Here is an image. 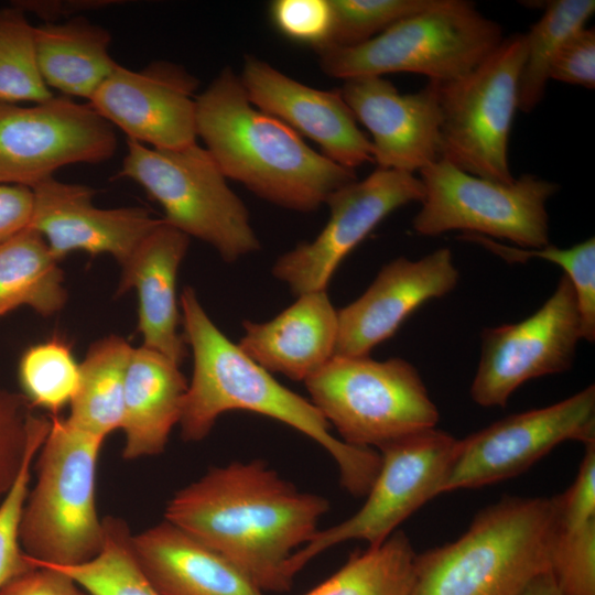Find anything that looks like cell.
Returning <instances> with one entry per match:
<instances>
[{
    "instance_id": "cell-35",
    "label": "cell",
    "mask_w": 595,
    "mask_h": 595,
    "mask_svg": "<svg viewBox=\"0 0 595 595\" xmlns=\"http://www.w3.org/2000/svg\"><path fill=\"white\" fill-rule=\"evenodd\" d=\"M50 428L51 419L45 416L31 437L13 484L0 501V588L34 567L21 548L20 528L30 490L31 468Z\"/></svg>"
},
{
    "instance_id": "cell-11",
    "label": "cell",
    "mask_w": 595,
    "mask_h": 595,
    "mask_svg": "<svg viewBox=\"0 0 595 595\" xmlns=\"http://www.w3.org/2000/svg\"><path fill=\"white\" fill-rule=\"evenodd\" d=\"M457 441L432 428L380 448V467L363 507L340 523L318 530L292 555L294 576L309 561L338 543L363 540L376 547L385 542L405 519L440 495Z\"/></svg>"
},
{
    "instance_id": "cell-18",
    "label": "cell",
    "mask_w": 595,
    "mask_h": 595,
    "mask_svg": "<svg viewBox=\"0 0 595 595\" xmlns=\"http://www.w3.org/2000/svg\"><path fill=\"white\" fill-rule=\"evenodd\" d=\"M458 279L448 248H440L418 260L399 257L386 263L358 299L337 311L334 356H369L414 310L450 293Z\"/></svg>"
},
{
    "instance_id": "cell-29",
    "label": "cell",
    "mask_w": 595,
    "mask_h": 595,
    "mask_svg": "<svg viewBox=\"0 0 595 595\" xmlns=\"http://www.w3.org/2000/svg\"><path fill=\"white\" fill-rule=\"evenodd\" d=\"M524 33L526 58L518 84V110L531 112L542 100L551 62L563 43L595 12L594 0H552Z\"/></svg>"
},
{
    "instance_id": "cell-9",
    "label": "cell",
    "mask_w": 595,
    "mask_h": 595,
    "mask_svg": "<svg viewBox=\"0 0 595 595\" xmlns=\"http://www.w3.org/2000/svg\"><path fill=\"white\" fill-rule=\"evenodd\" d=\"M524 58V33H513L464 76L437 82L441 158L491 181L516 178L508 144Z\"/></svg>"
},
{
    "instance_id": "cell-10",
    "label": "cell",
    "mask_w": 595,
    "mask_h": 595,
    "mask_svg": "<svg viewBox=\"0 0 595 595\" xmlns=\"http://www.w3.org/2000/svg\"><path fill=\"white\" fill-rule=\"evenodd\" d=\"M419 173L424 195L412 220L418 235L463 230L524 249L549 245L547 202L558 192L556 183L528 173L511 183L491 181L443 158Z\"/></svg>"
},
{
    "instance_id": "cell-27",
    "label": "cell",
    "mask_w": 595,
    "mask_h": 595,
    "mask_svg": "<svg viewBox=\"0 0 595 595\" xmlns=\"http://www.w3.org/2000/svg\"><path fill=\"white\" fill-rule=\"evenodd\" d=\"M63 272L44 238L28 227L0 242V317L29 306L43 316L66 303Z\"/></svg>"
},
{
    "instance_id": "cell-32",
    "label": "cell",
    "mask_w": 595,
    "mask_h": 595,
    "mask_svg": "<svg viewBox=\"0 0 595 595\" xmlns=\"http://www.w3.org/2000/svg\"><path fill=\"white\" fill-rule=\"evenodd\" d=\"M19 380L31 407L58 415L71 404L79 383V364L69 345L54 337L29 347L19 363Z\"/></svg>"
},
{
    "instance_id": "cell-3",
    "label": "cell",
    "mask_w": 595,
    "mask_h": 595,
    "mask_svg": "<svg viewBox=\"0 0 595 595\" xmlns=\"http://www.w3.org/2000/svg\"><path fill=\"white\" fill-rule=\"evenodd\" d=\"M196 134L226 178L279 207L311 213L357 180L248 99L226 66L196 97Z\"/></svg>"
},
{
    "instance_id": "cell-33",
    "label": "cell",
    "mask_w": 595,
    "mask_h": 595,
    "mask_svg": "<svg viewBox=\"0 0 595 595\" xmlns=\"http://www.w3.org/2000/svg\"><path fill=\"white\" fill-rule=\"evenodd\" d=\"M461 239L476 242L509 263H522L531 258L550 261L565 271L575 294L581 318L582 338L595 339V239L588 238L570 248L547 245L541 248L524 249L500 244L491 238L463 234Z\"/></svg>"
},
{
    "instance_id": "cell-2",
    "label": "cell",
    "mask_w": 595,
    "mask_h": 595,
    "mask_svg": "<svg viewBox=\"0 0 595 595\" xmlns=\"http://www.w3.org/2000/svg\"><path fill=\"white\" fill-rule=\"evenodd\" d=\"M180 305L194 361L178 422L182 439L204 440L217 419L232 410L266 415L317 442L336 462L342 486L355 497L366 496L378 474L380 453L335 437L311 400L282 386L223 334L193 288H184Z\"/></svg>"
},
{
    "instance_id": "cell-30",
    "label": "cell",
    "mask_w": 595,
    "mask_h": 595,
    "mask_svg": "<svg viewBox=\"0 0 595 595\" xmlns=\"http://www.w3.org/2000/svg\"><path fill=\"white\" fill-rule=\"evenodd\" d=\"M102 520L104 542L95 558L79 565L47 567L68 575L88 595H160L138 564L128 524L115 517Z\"/></svg>"
},
{
    "instance_id": "cell-28",
    "label": "cell",
    "mask_w": 595,
    "mask_h": 595,
    "mask_svg": "<svg viewBox=\"0 0 595 595\" xmlns=\"http://www.w3.org/2000/svg\"><path fill=\"white\" fill-rule=\"evenodd\" d=\"M415 552L403 531L353 552L332 576L304 595H409Z\"/></svg>"
},
{
    "instance_id": "cell-42",
    "label": "cell",
    "mask_w": 595,
    "mask_h": 595,
    "mask_svg": "<svg viewBox=\"0 0 595 595\" xmlns=\"http://www.w3.org/2000/svg\"><path fill=\"white\" fill-rule=\"evenodd\" d=\"M33 207L32 188L0 183V242L29 227Z\"/></svg>"
},
{
    "instance_id": "cell-14",
    "label": "cell",
    "mask_w": 595,
    "mask_h": 595,
    "mask_svg": "<svg viewBox=\"0 0 595 595\" xmlns=\"http://www.w3.org/2000/svg\"><path fill=\"white\" fill-rule=\"evenodd\" d=\"M582 339L574 288L564 274L551 296L532 315L513 324L487 328L470 386L482 407H506L526 381L569 370Z\"/></svg>"
},
{
    "instance_id": "cell-31",
    "label": "cell",
    "mask_w": 595,
    "mask_h": 595,
    "mask_svg": "<svg viewBox=\"0 0 595 595\" xmlns=\"http://www.w3.org/2000/svg\"><path fill=\"white\" fill-rule=\"evenodd\" d=\"M34 29L20 8L0 10V101L40 104L54 97L39 68Z\"/></svg>"
},
{
    "instance_id": "cell-6",
    "label": "cell",
    "mask_w": 595,
    "mask_h": 595,
    "mask_svg": "<svg viewBox=\"0 0 595 595\" xmlns=\"http://www.w3.org/2000/svg\"><path fill=\"white\" fill-rule=\"evenodd\" d=\"M504 39L501 25L473 2L437 0L363 44L316 52L322 72L334 78L414 73L443 83L470 72Z\"/></svg>"
},
{
    "instance_id": "cell-38",
    "label": "cell",
    "mask_w": 595,
    "mask_h": 595,
    "mask_svg": "<svg viewBox=\"0 0 595 595\" xmlns=\"http://www.w3.org/2000/svg\"><path fill=\"white\" fill-rule=\"evenodd\" d=\"M274 26L290 40L318 48L331 29L329 0H277L270 6Z\"/></svg>"
},
{
    "instance_id": "cell-16",
    "label": "cell",
    "mask_w": 595,
    "mask_h": 595,
    "mask_svg": "<svg viewBox=\"0 0 595 595\" xmlns=\"http://www.w3.org/2000/svg\"><path fill=\"white\" fill-rule=\"evenodd\" d=\"M197 87L195 76L170 62L138 72L117 64L89 105L128 139L153 149H182L196 143Z\"/></svg>"
},
{
    "instance_id": "cell-12",
    "label": "cell",
    "mask_w": 595,
    "mask_h": 595,
    "mask_svg": "<svg viewBox=\"0 0 595 595\" xmlns=\"http://www.w3.org/2000/svg\"><path fill=\"white\" fill-rule=\"evenodd\" d=\"M595 441V386L551 405L504 418L457 441L440 494L517 476L565 441Z\"/></svg>"
},
{
    "instance_id": "cell-8",
    "label": "cell",
    "mask_w": 595,
    "mask_h": 595,
    "mask_svg": "<svg viewBox=\"0 0 595 595\" xmlns=\"http://www.w3.org/2000/svg\"><path fill=\"white\" fill-rule=\"evenodd\" d=\"M119 175L138 183L160 204L164 221L210 245L225 262L260 249L246 205L197 143L162 150L128 139Z\"/></svg>"
},
{
    "instance_id": "cell-5",
    "label": "cell",
    "mask_w": 595,
    "mask_h": 595,
    "mask_svg": "<svg viewBox=\"0 0 595 595\" xmlns=\"http://www.w3.org/2000/svg\"><path fill=\"white\" fill-rule=\"evenodd\" d=\"M104 442L66 418L51 415L20 528L21 548L33 566L79 565L101 550L96 476Z\"/></svg>"
},
{
    "instance_id": "cell-17",
    "label": "cell",
    "mask_w": 595,
    "mask_h": 595,
    "mask_svg": "<svg viewBox=\"0 0 595 595\" xmlns=\"http://www.w3.org/2000/svg\"><path fill=\"white\" fill-rule=\"evenodd\" d=\"M339 91L372 137L378 169L413 174L441 158L437 82L402 94L381 76H363L344 80Z\"/></svg>"
},
{
    "instance_id": "cell-36",
    "label": "cell",
    "mask_w": 595,
    "mask_h": 595,
    "mask_svg": "<svg viewBox=\"0 0 595 595\" xmlns=\"http://www.w3.org/2000/svg\"><path fill=\"white\" fill-rule=\"evenodd\" d=\"M550 571L561 595H595V519L558 532Z\"/></svg>"
},
{
    "instance_id": "cell-15",
    "label": "cell",
    "mask_w": 595,
    "mask_h": 595,
    "mask_svg": "<svg viewBox=\"0 0 595 595\" xmlns=\"http://www.w3.org/2000/svg\"><path fill=\"white\" fill-rule=\"evenodd\" d=\"M424 188L414 174L376 169L326 201L329 218L312 241L301 242L281 255L272 274L293 294L326 290L338 266L388 215L422 201Z\"/></svg>"
},
{
    "instance_id": "cell-44",
    "label": "cell",
    "mask_w": 595,
    "mask_h": 595,
    "mask_svg": "<svg viewBox=\"0 0 595 595\" xmlns=\"http://www.w3.org/2000/svg\"><path fill=\"white\" fill-rule=\"evenodd\" d=\"M520 595H561L550 570L536 576Z\"/></svg>"
},
{
    "instance_id": "cell-23",
    "label": "cell",
    "mask_w": 595,
    "mask_h": 595,
    "mask_svg": "<svg viewBox=\"0 0 595 595\" xmlns=\"http://www.w3.org/2000/svg\"><path fill=\"white\" fill-rule=\"evenodd\" d=\"M131 547L160 595H263L226 558L166 520L131 534Z\"/></svg>"
},
{
    "instance_id": "cell-43",
    "label": "cell",
    "mask_w": 595,
    "mask_h": 595,
    "mask_svg": "<svg viewBox=\"0 0 595 595\" xmlns=\"http://www.w3.org/2000/svg\"><path fill=\"white\" fill-rule=\"evenodd\" d=\"M111 3H118V1H102V0H28L15 1L13 6L20 8L22 11H30L43 19L45 23H53L56 19L74 14L84 10H90L109 6Z\"/></svg>"
},
{
    "instance_id": "cell-21",
    "label": "cell",
    "mask_w": 595,
    "mask_h": 595,
    "mask_svg": "<svg viewBox=\"0 0 595 595\" xmlns=\"http://www.w3.org/2000/svg\"><path fill=\"white\" fill-rule=\"evenodd\" d=\"M188 244L187 235L162 218L121 264L117 290V294L132 289L137 292L142 346L159 351L178 366L187 356V344L178 333L176 278Z\"/></svg>"
},
{
    "instance_id": "cell-37",
    "label": "cell",
    "mask_w": 595,
    "mask_h": 595,
    "mask_svg": "<svg viewBox=\"0 0 595 595\" xmlns=\"http://www.w3.org/2000/svg\"><path fill=\"white\" fill-rule=\"evenodd\" d=\"M22 393L0 382V501L13 484L31 437L43 415H35Z\"/></svg>"
},
{
    "instance_id": "cell-26",
    "label": "cell",
    "mask_w": 595,
    "mask_h": 595,
    "mask_svg": "<svg viewBox=\"0 0 595 595\" xmlns=\"http://www.w3.org/2000/svg\"><path fill=\"white\" fill-rule=\"evenodd\" d=\"M133 347L110 335L91 344L79 364V383L67 421L106 439L121 429L126 376Z\"/></svg>"
},
{
    "instance_id": "cell-7",
    "label": "cell",
    "mask_w": 595,
    "mask_h": 595,
    "mask_svg": "<svg viewBox=\"0 0 595 595\" xmlns=\"http://www.w3.org/2000/svg\"><path fill=\"white\" fill-rule=\"evenodd\" d=\"M304 383L311 402L353 446L380 450L435 428L440 418L416 368L402 358L334 356Z\"/></svg>"
},
{
    "instance_id": "cell-34",
    "label": "cell",
    "mask_w": 595,
    "mask_h": 595,
    "mask_svg": "<svg viewBox=\"0 0 595 595\" xmlns=\"http://www.w3.org/2000/svg\"><path fill=\"white\" fill-rule=\"evenodd\" d=\"M436 2L437 0H329L331 29L325 45L321 47H351L363 44Z\"/></svg>"
},
{
    "instance_id": "cell-22",
    "label": "cell",
    "mask_w": 595,
    "mask_h": 595,
    "mask_svg": "<svg viewBox=\"0 0 595 595\" xmlns=\"http://www.w3.org/2000/svg\"><path fill=\"white\" fill-rule=\"evenodd\" d=\"M242 353L267 371L305 381L335 354L338 313L326 290L298 295L267 322H242Z\"/></svg>"
},
{
    "instance_id": "cell-24",
    "label": "cell",
    "mask_w": 595,
    "mask_h": 595,
    "mask_svg": "<svg viewBox=\"0 0 595 595\" xmlns=\"http://www.w3.org/2000/svg\"><path fill=\"white\" fill-rule=\"evenodd\" d=\"M188 383L180 366L141 346L133 348L127 370L121 429L127 461L161 454L178 424Z\"/></svg>"
},
{
    "instance_id": "cell-20",
    "label": "cell",
    "mask_w": 595,
    "mask_h": 595,
    "mask_svg": "<svg viewBox=\"0 0 595 595\" xmlns=\"http://www.w3.org/2000/svg\"><path fill=\"white\" fill-rule=\"evenodd\" d=\"M33 214L29 227L46 241L60 262L75 251L107 253L120 266L162 218L142 207L99 208L94 190L50 176L32 187Z\"/></svg>"
},
{
    "instance_id": "cell-19",
    "label": "cell",
    "mask_w": 595,
    "mask_h": 595,
    "mask_svg": "<svg viewBox=\"0 0 595 595\" xmlns=\"http://www.w3.org/2000/svg\"><path fill=\"white\" fill-rule=\"evenodd\" d=\"M249 101L315 142L333 162L354 170L374 162L370 139L339 89L304 85L256 56H247L239 75Z\"/></svg>"
},
{
    "instance_id": "cell-1",
    "label": "cell",
    "mask_w": 595,
    "mask_h": 595,
    "mask_svg": "<svg viewBox=\"0 0 595 595\" xmlns=\"http://www.w3.org/2000/svg\"><path fill=\"white\" fill-rule=\"evenodd\" d=\"M329 502L262 459L212 467L169 500L164 520L213 549L262 592L291 589L292 555L320 530Z\"/></svg>"
},
{
    "instance_id": "cell-25",
    "label": "cell",
    "mask_w": 595,
    "mask_h": 595,
    "mask_svg": "<svg viewBox=\"0 0 595 595\" xmlns=\"http://www.w3.org/2000/svg\"><path fill=\"white\" fill-rule=\"evenodd\" d=\"M34 37L43 80L65 95L89 100L117 65L108 30L84 17L35 26Z\"/></svg>"
},
{
    "instance_id": "cell-39",
    "label": "cell",
    "mask_w": 595,
    "mask_h": 595,
    "mask_svg": "<svg viewBox=\"0 0 595 595\" xmlns=\"http://www.w3.org/2000/svg\"><path fill=\"white\" fill-rule=\"evenodd\" d=\"M585 453L573 485L558 499L560 531H572L595 519V441Z\"/></svg>"
},
{
    "instance_id": "cell-13",
    "label": "cell",
    "mask_w": 595,
    "mask_h": 595,
    "mask_svg": "<svg viewBox=\"0 0 595 595\" xmlns=\"http://www.w3.org/2000/svg\"><path fill=\"white\" fill-rule=\"evenodd\" d=\"M116 148L112 126L89 104L56 96L30 107L0 101V183L32 188L62 166L104 162Z\"/></svg>"
},
{
    "instance_id": "cell-41",
    "label": "cell",
    "mask_w": 595,
    "mask_h": 595,
    "mask_svg": "<svg viewBox=\"0 0 595 595\" xmlns=\"http://www.w3.org/2000/svg\"><path fill=\"white\" fill-rule=\"evenodd\" d=\"M0 595H88L68 575L47 566H34L0 588Z\"/></svg>"
},
{
    "instance_id": "cell-4",
    "label": "cell",
    "mask_w": 595,
    "mask_h": 595,
    "mask_svg": "<svg viewBox=\"0 0 595 595\" xmlns=\"http://www.w3.org/2000/svg\"><path fill=\"white\" fill-rule=\"evenodd\" d=\"M558 499L505 496L457 540L415 554L409 595H520L550 570Z\"/></svg>"
},
{
    "instance_id": "cell-40",
    "label": "cell",
    "mask_w": 595,
    "mask_h": 595,
    "mask_svg": "<svg viewBox=\"0 0 595 595\" xmlns=\"http://www.w3.org/2000/svg\"><path fill=\"white\" fill-rule=\"evenodd\" d=\"M549 78L570 85L595 87V30L582 28L574 32L553 57Z\"/></svg>"
}]
</instances>
